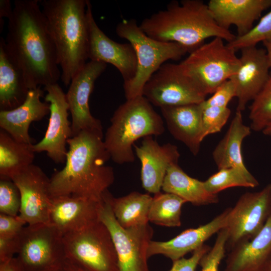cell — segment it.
I'll use <instances>...</instances> for the list:
<instances>
[{
  "label": "cell",
  "instance_id": "6da1fadb",
  "mask_svg": "<svg viewBox=\"0 0 271 271\" xmlns=\"http://www.w3.org/2000/svg\"><path fill=\"white\" fill-rule=\"evenodd\" d=\"M40 1H15L5 39L6 50L29 89L57 83L61 74Z\"/></svg>",
  "mask_w": 271,
  "mask_h": 271
},
{
  "label": "cell",
  "instance_id": "7a4b0ae2",
  "mask_svg": "<svg viewBox=\"0 0 271 271\" xmlns=\"http://www.w3.org/2000/svg\"><path fill=\"white\" fill-rule=\"evenodd\" d=\"M67 144L65 166L50 178L51 197L72 196L102 201L114 181L112 168L105 165L111 158L103 136L82 130L69 138Z\"/></svg>",
  "mask_w": 271,
  "mask_h": 271
},
{
  "label": "cell",
  "instance_id": "3957f363",
  "mask_svg": "<svg viewBox=\"0 0 271 271\" xmlns=\"http://www.w3.org/2000/svg\"><path fill=\"white\" fill-rule=\"evenodd\" d=\"M139 26L150 37L180 44L189 53L208 38L219 37L228 43L236 37L217 25L208 5L200 0L172 1L165 9L144 19Z\"/></svg>",
  "mask_w": 271,
  "mask_h": 271
},
{
  "label": "cell",
  "instance_id": "277c9868",
  "mask_svg": "<svg viewBox=\"0 0 271 271\" xmlns=\"http://www.w3.org/2000/svg\"><path fill=\"white\" fill-rule=\"evenodd\" d=\"M55 48L61 79L68 86L87 62V0H43L40 3Z\"/></svg>",
  "mask_w": 271,
  "mask_h": 271
},
{
  "label": "cell",
  "instance_id": "5b68a950",
  "mask_svg": "<svg viewBox=\"0 0 271 271\" xmlns=\"http://www.w3.org/2000/svg\"><path fill=\"white\" fill-rule=\"evenodd\" d=\"M104 143L110 158L118 164L135 160L132 147L138 139L165 131L163 120L144 96L126 99L114 112Z\"/></svg>",
  "mask_w": 271,
  "mask_h": 271
},
{
  "label": "cell",
  "instance_id": "8992f818",
  "mask_svg": "<svg viewBox=\"0 0 271 271\" xmlns=\"http://www.w3.org/2000/svg\"><path fill=\"white\" fill-rule=\"evenodd\" d=\"M118 36L133 47L137 56V70L134 78L123 83L126 99L142 95L145 85L150 77L169 60H178L189 51L175 42H165L148 36L134 19L123 20L116 27Z\"/></svg>",
  "mask_w": 271,
  "mask_h": 271
},
{
  "label": "cell",
  "instance_id": "52a82bcc",
  "mask_svg": "<svg viewBox=\"0 0 271 271\" xmlns=\"http://www.w3.org/2000/svg\"><path fill=\"white\" fill-rule=\"evenodd\" d=\"M63 237L66 259L74 264L85 271H119L111 236L100 220Z\"/></svg>",
  "mask_w": 271,
  "mask_h": 271
},
{
  "label": "cell",
  "instance_id": "ba28073f",
  "mask_svg": "<svg viewBox=\"0 0 271 271\" xmlns=\"http://www.w3.org/2000/svg\"><path fill=\"white\" fill-rule=\"evenodd\" d=\"M142 95L161 108L200 103L207 94L180 63H165L146 83Z\"/></svg>",
  "mask_w": 271,
  "mask_h": 271
},
{
  "label": "cell",
  "instance_id": "9c48e42d",
  "mask_svg": "<svg viewBox=\"0 0 271 271\" xmlns=\"http://www.w3.org/2000/svg\"><path fill=\"white\" fill-rule=\"evenodd\" d=\"M224 40L215 37L190 52L180 63L199 82L206 93L213 94L237 71L240 64L236 51Z\"/></svg>",
  "mask_w": 271,
  "mask_h": 271
},
{
  "label": "cell",
  "instance_id": "30bf717a",
  "mask_svg": "<svg viewBox=\"0 0 271 271\" xmlns=\"http://www.w3.org/2000/svg\"><path fill=\"white\" fill-rule=\"evenodd\" d=\"M107 190L103 194L99 220L108 229L114 243L119 271H149L147 255L153 230L148 223L123 228L112 212Z\"/></svg>",
  "mask_w": 271,
  "mask_h": 271
},
{
  "label": "cell",
  "instance_id": "8fae6325",
  "mask_svg": "<svg viewBox=\"0 0 271 271\" xmlns=\"http://www.w3.org/2000/svg\"><path fill=\"white\" fill-rule=\"evenodd\" d=\"M19 239L16 257L24 271H55L66 259L63 235L49 224H27Z\"/></svg>",
  "mask_w": 271,
  "mask_h": 271
},
{
  "label": "cell",
  "instance_id": "7c38bea8",
  "mask_svg": "<svg viewBox=\"0 0 271 271\" xmlns=\"http://www.w3.org/2000/svg\"><path fill=\"white\" fill-rule=\"evenodd\" d=\"M270 216V183L259 191L242 194L230 210L226 227L228 231L227 245L232 248L251 239L262 229Z\"/></svg>",
  "mask_w": 271,
  "mask_h": 271
},
{
  "label": "cell",
  "instance_id": "4fadbf2b",
  "mask_svg": "<svg viewBox=\"0 0 271 271\" xmlns=\"http://www.w3.org/2000/svg\"><path fill=\"white\" fill-rule=\"evenodd\" d=\"M106 67V64L104 62L90 60L70 82L66 98L72 117V137L82 130L103 136L101 121L92 115L88 102L96 80Z\"/></svg>",
  "mask_w": 271,
  "mask_h": 271
},
{
  "label": "cell",
  "instance_id": "5bb4252c",
  "mask_svg": "<svg viewBox=\"0 0 271 271\" xmlns=\"http://www.w3.org/2000/svg\"><path fill=\"white\" fill-rule=\"evenodd\" d=\"M45 101L50 104V117L44 138L32 145L35 153L46 152L57 164L65 163L68 151L66 144L72 137L71 122L68 119L69 106L66 94L57 83L44 87Z\"/></svg>",
  "mask_w": 271,
  "mask_h": 271
},
{
  "label": "cell",
  "instance_id": "9a60e30c",
  "mask_svg": "<svg viewBox=\"0 0 271 271\" xmlns=\"http://www.w3.org/2000/svg\"><path fill=\"white\" fill-rule=\"evenodd\" d=\"M12 180L21 194L19 216L27 224H48L51 201L50 178L42 169L32 164L14 176Z\"/></svg>",
  "mask_w": 271,
  "mask_h": 271
},
{
  "label": "cell",
  "instance_id": "2e32d148",
  "mask_svg": "<svg viewBox=\"0 0 271 271\" xmlns=\"http://www.w3.org/2000/svg\"><path fill=\"white\" fill-rule=\"evenodd\" d=\"M87 15L89 28L88 58L113 65L121 74L123 83L131 81L137 70L135 50L129 43H119L109 38L97 25L87 0Z\"/></svg>",
  "mask_w": 271,
  "mask_h": 271
},
{
  "label": "cell",
  "instance_id": "e0dca14e",
  "mask_svg": "<svg viewBox=\"0 0 271 271\" xmlns=\"http://www.w3.org/2000/svg\"><path fill=\"white\" fill-rule=\"evenodd\" d=\"M102 201L72 196L51 197L48 224L63 236L100 220Z\"/></svg>",
  "mask_w": 271,
  "mask_h": 271
},
{
  "label": "cell",
  "instance_id": "ac0fdd59",
  "mask_svg": "<svg viewBox=\"0 0 271 271\" xmlns=\"http://www.w3.org/2000/svg\"><path fill=\"white\" fill-rule=\"evenodd\" d=\"M240 51L239 66L230 79L234 85L238 100L236 111L242 112L265 83L270 68L265 49L255 46Z\"/></svg>",
  "mask_w": 271,
  "mask_h": 271
},
{
  "label": "cell",
  "instance_id": "d6986e66",
  "mask_svg": "<svg viewBox=\"0 0 271 271\" xmlns=\"http://www.w3.org/2000/svg\"><path fill=\"white\" fill-rule=\"evenodd\" d=\"M133 147L141 163L143 188L154 194L160 192L169 166L178 163L180 154L177 147L170 143L160 145L152 136L144 138L141 146Z\"/></svg>",
  "mask_w": 271,
  "mask_h": 271
},
{
  "label": "cell",
  "instance_id": "ffe728a7",
  "mask_svg": "<svg viewBox=\"0 0 271 271\" xmlns=\"http://www.w3.org/2000/svg\"><path fill=\"white\" fill-rule=\"evenodd\" d=\"M230 209H226L207 224L186 229L170 240H151L148 248V258L161 254L174 261L194 252L203 246L211 236L227 227Z\"/></svg>",
  "mask_w": 271,
  "mask_h": 271
},
{
  "label": "cell",
  "instance_id": "44dd1931",
  "mask_svg": "<svg viewBox=\"0 0 271 271\" xmlns=\"http://www.w3.org/2000/svg\"><path fill=\"white\" fill-rule=\"evenodd\" d=\"M207 5L218 26L228 30L235 26L239 37L250 31L261 14L271 8V0H210Z\"/></svg>",
  "mask_w": 271,
  "mask_h": 271
},
{
  "label": "cell",
  "instance_id": "7402d4cb",
  "mask_svg": "<svg viewBox=\"0 0 271 271\" xmlns=\"http://www.w3.org/2000/svg\"><path fill=\"white\" fill-rule=\"evenodd\" d=\"M44 94L41 86L30 89L24 102L11 110L0 111V127L17 141L33 144L29 128L33 121L42 120L50 113V104L42 102Z\"/></svg>",
  "mask_w": 271,
  "mask_h": 271
},
{
  "label": "cell",
  "instance_id": "603a6c76",
  "mask_svg": "<svg viewBox=\"0 0 271 271\" xmlns=\"http://www.w3.org/2000/svg\"><path fill=\"white\" fill-rule=\"evenodd\" d=\"M172 136L184 144L191 153L199 152L202 139V102L160 108Z\"/></svg>",
  "mask_w": 271,
  "mask_h": 271
},
{
  "label": "cell",
  "instance_id": "cb8c5ba5",
  "mask_svg": "<svg viewBox=\"0 0 271 271\" xmlns=\"http://www.w3.org/2000/svg\"><path fill=\"white\" fill-rule=\"evenodd\" d=\"M270 255L271 216L254 237L232 248L224 271H263Z\"/></svg>",
  "mask_w": 271,
  "mask_h": 271
},
{
  "label": "cell",
  "instance_id": "d4e9b609",
  "mask_svg": "<svg viewBox=\"0 0 271 271\" xmlns=\"http://www.w3.org/2000/svg\"><path fill=\"white\" fill-rule=\"evenodd\" d=\"M251 128L243 123L242 112L236 111L229 128L212 152L218 169L235 167L244 172L246 169L241 152L244 139L251 133Z\"/></svg>",
  "mask_w": 271,
  "mask_h": 271
},
{
  "label": "cell",
  "instance_id": "484cf974",
  "mask_svg": "<svg viewBox=\"0 0 271 271\" xmlns=\"http://www.w3.org/2000/svg\"><path fill=\"white\" fill-rule=\"evenodd\" d=\"M25 77L9 56L0 38V109L11 110L21 105L29 90Z\"/></svg>",
  "mask_w": 271,
  "mask_h": 271
},
{
  "label": "cell",
  "instance_id": "4316f807",
  "mask_svg": "<svg viewBox=\"0 0 271 271\" xmlns=\"http://www.w3.org/2000/svg\"><path fill=\"white\" fill-rule=\"evenodd\" d=\"M162 189L165 193L174 194L186 202L196 206L215 204L219 201L217 194L208 192L204 182L189 176L178 163L169 166Z\"/></svg>",
  "mask_w": 271,
  "mask_h": 271
},
{
  "label": "cell",
  "instance_id": "83f0119b",
  "mask_svg": "<svg viewBox=\"0 0 271 271\" xmlns=\"http://www.w3.org/2000/svg\"><path fill=\"white\" fill-rule=\"evenodd\" d=\"M33 144L19 142L6 131H0V178L12 180L20 172L33 164Z\"/></svg>",
  "mask_w": 271,
  "mask_h": 271
},
{
  "label": "cell",
  "instance_id": "f1b7e54d",
  "mask_svg": "<svg viewBox=\"0 0 271 271\" xmlns=\"http://www.w3.org/2000/svg\"><path fill=\"white\" fill-rule=\"evenodd\" d=\"M152 199L149 194L136 191L119 198L109 195L113 213L119 225L125 228L148 223Z\"/></svg>",
  "mask_w": 271,
  "mask_h": 271
},
{
  "label": "cell",
  "instance_id": "f546056e",
  "mask_svg": "<svg viewBox=\"0 0 271 271\" xmlns=\"http://www.w3.org/2000/svg\"><path fill=\"white\" fill-rule=\"evenodd\" d=\"M185 203V201L173 194H156L150 206L149 221L162 226H180L181 209Z\"/></svg>",
  "mask_w": 271,
  "mask_h": 271
},
{
  "label": "cell",
  "instance_id": "4dcf8cb0",
  "mask_svg": "<svg viewBox=\"0 0 271 271\" xmlns=\"http://www.w3.org/2000/svg\"><path fill=\"white\" fill-rule=\"evenodd\" d=\"M204 182L207 190L213 194L231 187L254 188L259 185L250 172H244L235 167L218 170Z\"/></svg>",
  "mask_w": 271,
  "mask_h": 271
},
{
  "label": "cell",
  "instance_id": "1f68e13d",
  "mask_svg": "<svg viewBox=\"0 0 271 271\" xmlns=\"http://www.w3.org/2000/svg\"><path fill=\"white\" fill-rule=\"evenodd\" d=\"M249 109L251 130L262 131L271 124V71L265 83L252 101Z\"/></svg>",
  "mask_w": 271,
  "mask_h": 271
},
{
  "label": "cell",
  "instance_id": "d6a6232c",
  "mask_svg": "<svg viewBox=\"0 0 271 271\" xmlns=\"http://www.w3.org/2000/svg\"><path fill=\"white\" fill-rule=\"evenodd\" d=\"M271 40V10L260 19L247 33L236 36L226 44L235 51L245 48L255 47L258 43Z\"/></svg>",
  "mask_w": 271,
  "mask_h": 271
},
{
  "label": "cell",
  "instance_id": "836d02e7",
  "mask_svg": "<svg viewBox=\"0 0 271 271\" xmlns=\"http://www.w3.org/2000/svg\"><path fill=\"white\" fill-rule=\"evenodd\" d=\"M231 110L228 107H203L202 140L210 134L220 131L227 122Z\"/></svg>",
  "mask_w": 271,
  "mask_h": 271
},
{
  "label": "cell",
  "instance_id": "e575fe53",
  "mask_svg": "<svg viewBox=\"0 0 271 271\" xmlns=\"http://www.w3.org/2000/svg\"><path fill=\"white\" fill-rule=\"evenodd\" d=\"M21 204V194L16 184L12 180L1 179L0 213L18 216Z\"/></svg>",
  "mask_w": 271,
  "mask_h": 271
},
{
  "label": "cell",
  "instance_id": "d590c367",
  "mask_svg": "<svg viewBox=\"0 0 271 271\" xmlns=\"http://www.w3.org/2000/svg\"><path fill=\"white\" fill-rule=\"evenodd\" d=\"M228 238V231L224 228L218 232L213 247L200 260V271H218L224 258Z\"/></svg>",
  "mask_w": 271,
  "mask_h": 271
},
{
  "label": "cell",
  "instance_id": "8d00e7d4",
  "mask_svg": "<svg viewBox=\"0 0 271 271\" xmlns=\"http://www.w3.org/2000/svg\"><path fill=\"white\" fill-rule=\"evenodd\" d=\"M236 97L234 85L230 79L222 83L212 96L202 102L203 107L210 106L228 107L230 100Z\"/></svg>",
  "mask_w": 271,
  "mask_h": 271
},
{
  "label": "cell",
  "instance_id": "74e56055",
  "mask_svg": "<svg viewBox=\"0 0 271 271\" xmlns=\"http://www.w3.org/2000/svg\"><path fill=\"white\" fill-rule=\"evenodd\" d=\"M210 249L209 246L204 244L193 252L189 258L182 257L173 261V265L169 271H195L200 260Z\"/></svg>",
  "mask_w": 271,
  "mask_h": 271
},
{
  "label": "cell",
  "instance_id": "f35d334b",
  "mask_svg": "<svg viewBox=\"0 0 271 271\" xmlns=\"http://www.w3.org/2000/svg\"><path fill=\"white\" fill-rule=\"evenodd\" d=\"M26 222L19 215L11 216L0 213V236L18 235Z\"/></svg>",
  "mask_w": 271,
  "mask_h": 271
},
{
  "label": "cell",
  "instance_id": "ab89813d",
  "mask_svg": "<svg viewBox=\"0 0 271 271\" xmlns=\"http://www.w3.org/2000/svg\"><path fill=\"white\" fill-rule=\"evenodd\" d=\"M19 235L0 236V262L7 261L17 254L19 246Z\"/></svg>",
  "mask_w": 271,
  "mask_h": 271
},
{
  "label": "cell",
  "instance_id": "60d3db41",
  "mask_svg": "<svg viewBox=\"0 0 271 271\" xmlns=\"http://www.w3.org/2000/svg\"><path fill=\"white\" fill-rule=\"evenodd\" d=\"M0 271H24L16 257L0 262Z\"/></svg>",
  "mask_w": 271,
  "mask_h": 271
},
{
  "label": "cell",
  "instance_id": "b9f144b4",
  "mask_svg": "<svg viewBox=\"0 0 271 271\" xmlns=\"http://www.w3.org/2000/svg\"><path fill=\"white\" fill-rule=\"evenodd\" d=\"M11 3L9 0L0 1V21L3 20L5 17L8 19L11 16L13 13Z\"/></svg>",
  "mask_w": 271,
  "mask_h": 271
},
{
  "label": "cell",
  "instance_id": "7bdbcfd3",
  "mask_svg": "<svg viewBox=\"0 0 271 271\" xmlns=\"http://www.w3.org/2000/svg\"><path fill=\"white\" fill-rule=\"evenodd\" d=\"M55 271H85L66 259Z\"/></svg>",
  "mask_w": 271,
  "mask_h": 271
},
{
  "label": "cell",
  "instance_id": "ee69618b",
  "mask_svg": "<svg viewBox=\"0 0 271 271\" xmlns=\"http://www.w3.org/2000/svg\"><path fill=\"white\" fill-rule=\"evenodd\" d=\"M265 47L267 60L271 69V40L262 42Z\"/></svg>",
  "mask_w": 271,
  "mask_h": 271
},
{
  "label": "cell",
  "instance_id": "f6af8a7d",
  "mask_svg": "<svg viewBox=\"0 0 271 271\" xmlns=\"http://www.w3.org/2000/svg\"><path fill=\"white\" fill-rule=\"evenodd\" d=\"M262 132L265 136L271 137V124L268 125Z\"/></svg>",
  "mask_w": 271,
  "mask_h": 271
},
{
  "label": "cell",
  "instance_id": "bcb514c9",
  "mask_svg": "<svg viewBox=\"0 0 271 271\" xmlns=\"http://www.w3.org/2000/svg\"><path fill=\"white\" fill-rule=\"evenodd\" d=\"M263 271H271V255L265 265Z\"/></svg>",
  "mask_w": 271,
  "mask_h": 271
}]
</instances>
